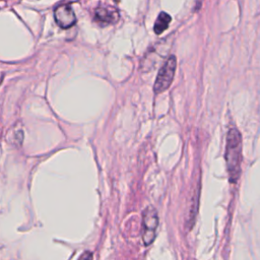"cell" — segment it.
Returning <instances> with one entry per match:
<instances>
[{
  "mask_svg": "<svg viewBox=\"0 0 260 260\" xmlns=\"http://www.w3.org/2000/svg\"><path fill=\"white\" fill-rule=\"evenodd\" d=\"M159 227L158 212L153 207L145 209L143 215V240L145 245H151L155 238Z\"/></svg>",
  "mask_w": 260,
  "mask_h": 260,
  "instance_id": "obj_3",
  "label": "cell"
},
{
  "mask_svg": "<svg viewBox=\"0 0 260 260\" xmlns=\"http://www.w3.org/2000/svg\"><path fill=\"white\" fill-rule=\"evenodd\" d=\"M54 17L57 25L62 29L72 28L77 22V16L68 4H62L58 6L54 11Z\"/></svg>",
  "mask_w": 260,
  "mask_h": 260,
  "instance_id": "obj_4",
  "label": "cell"
},
{
  "mask_svg": "<svg viewBox=\"0 0 260 260\" xmlns=\"http://www.w3.org/2000/svg\"><path fill=\"white\" fill-rule=\"evenodd\" d=\"M94 17H96V20L108 25V23L116 22L117 19L119 18V13H118V11L113 7L100 6L99 8L96 9Z\"/></svg>",
  "mask_w": 260,
  "mask_h": 260,
  "instance_id": "obj_5",
  "label": "cell"
},
{
  "mask_svg": "<svg viewBox=\"0 0 260 260\" xmlns=\"http://www.w3.org/2000/svg\"><path fill=\"white\" fill-rule=\"evenodd\" d=\"M226 164L230 182L237 183L241 174L242 135L236 128H232L227 135Z\"/></svg>",
  "mask_w": 260,
  "mask_h": 260,
  "instance_id": "obj_1",
  "label": "cell"
},
{
  "mask_svg": "<svg viewBox=\"0 0 260 260\" xmlns=\"http://www.w3.org/2000/svg\"><path fill=\"white\" fill-rule=\"evenodd\" d=\"M79 260H93V257H92L91 252L86 251L85 253H83V254L81 255V257L79 258Z\"/></svg>",
  "mask_w": 260,
  "mask_h": 260,
  "instance_id": "obj_7",
  "label": "cell"
},
{
  "mask_svg": "<svg viewBox=\"0 0 260 260\" xmlns=\"http://www.w3.org/2000/svg\"><path fill=\"white\" fill-rule=\"evenodd\" d=\"M177 66V60L175 56H170L168 60L165 62L163 67L160 69L157 81L155 83L154 90L156 93H160L169 88L171 86Z\"/></svg>",
  "mask_w": 260,
  "mask_h": 260,
  "instance_id": "obj_2",
  "label": "cell"
},
{
  "mask_svg": "<svg viewBox=\"0 0 260 260\" xmlns=\"http://www.w3.org/2000/svg\"><path fill=\"white\" fill-rule=\"evenodd\" d=\"M172 18L167 12H161L156 20V23L154 26V31L157 35L162 34L163 32L166 31L170 25Z\"/></svg>",
  "mask_w": 260,
  "mask_h": 260,
  "instance_id": "obj_6",
  "label": "cell"
}]
</instances>
